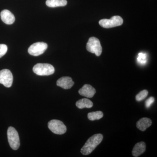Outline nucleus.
I'll list each match as a JSON object with an SVG mask.
<instances>
[{
    "label": "nucleus",
    "mask_w": 157,
    "mask_h": 157,
    "mask_svg": "<svg viewBox=\"0 0 157 157\" xmlns=\"http://www.w3.org/2000/svg\"><path fill=\"white\" fill-rule=\"evenodd\" d=\"M103 139V135L102 134H97L93 135L88 139L84 146L81 148V153L85 155L91 153L100 144Z\"/></svg>",
    "instance_id": "obj_1"
},
{
    "label": "nucleus",
    "mask_w": 157,
    "mask_h": 157,
    "mask_svg": "<svg viewBox=\"0 0 157 157\" xmlns=\"http://www.w3.org/2000/svg\"><path fill=\"white\" fill-rule=\"evenodd\" d=\"M34 73L39 76H49L55 72L54 67L48 63H38L33 68Z\"/></svg>",
    "instance_id": "obj_2"
},
{
    "label": "nucleus",
    "mask_w": 157,
    "mask_h": 157,
    "mask_svg": "<svg viewBox=\"0 0 157 157\" xmlns=\"http://www.w3.org/2000/svg\"><path fill=\"white\" fill-rule=\"evenodd\" d=\"M8 141L9 145L12 149H18L20 145L19 137L16 129L12 127H9L7 132Z\"/></svg>",
    "instance_id": "obj_3"
},
{
    "label": "nucleus",
    "mask_w": 157,
    "mask_h": 157,
    "mask_svg": "<svg viewBox=\"0 0 157 157\" xmlns=\"http://www.w3.org/2000/svg\"><path fill=\"white\" fill-rule=\"evenodd\" d=\"M88 51L92 53H94L97 56H101L102 52V48L100 40L94 37H92L89 39L86 45Z\"/></svg>",
    "instance_id": "obj_4"
},
{
    "label": "nucleus",
    "mask_w": 157,
    "mask_h": 157,
    "mask_svg": "<svg viewBox=\"0 0 157 157\" xmlns=\"http://www.w3.org/2000/svg\"><path fill=\"white\" fill-rule=\"evenodd\" d=\"M99 24L104 28L109 29L122 25L123 20L120 16H113L109 19H103L99 21Z\"/></svg>",
    "instance_id": "obj_5"
},
{
    "label": "nucleus",
    "mask_w": 157,
    "mask_h": 157,
    "mask_svg": "<svg viewBox=\"0 0 157 157\" xmlns=\"http://www.w3.org/2000/svg\"><path fill=\"white\" fill-rule=\"evenodd\" d=\"M48 128L54 134L63 135L67 132V127L61 121L52 120L48 122Z\"/></svg>",
    "instance_id": "obj_6"
},
{
    "label": "nucleus",
    "mask_w": 157,
    "mask_h": 157,
    "mask_svg": "<svg viewBox=\"0 0 157 157\" xmlns=\"http://www.w3.org/2000/svg\"><path fill=\"white\" fill-rule=\"evenodd\" d=\"M47 47L48 45L45 42H36L29 47L28 52L29 54L33 56H39L45 52Z\"/></svg>",
    "instance_id": "obj_7"
},
{
    "label": "nucleus",
    "mask_w": 157,
    "mask_h": 157,
    "mask_svg": "<svg viewBox=\"0 0 157 157\" xmlns=\"http://www.w3.org/2000/svg\"><path fill=\"white\" fill-rule=\"evenodd\" d=\"M13 81V75L10 70L8 69L0 70V83L9 88L12 86Z\"/></svg>",
    "instance_id": "obj_8"
},
{
    "label": "nucleus",
    "mask_w": 157,
    "mask_h": 157,
    "mask_svg": "<svg viewBox=\"0 0 157 157\" xmlns=\"http://www.w3.org/2000/svg\"><path fill=\"white\" fill-rule=\"evenodd\" d=\"M56 84L64 89H70L74 84V82L71 77L64 76L59 78L57 81Z\"/></svg>",
    "instance_id": "obj_9"
},
{
    "label": "nucleus",
    "mask_w": 157,
    "mask_h": 157,
    "mask_svg": "<svg viewBox=\"0 0 157 157\" xmlns=\"http://www.w3.org/2000/svg\"><path fill=\"white\" fill-rule=\"evenodd\" d=\"M96 93L95 89L89 84H85L78 90V93L80 95L87 98H93Z\"/></svg>",
    "instance_id": "obj_10"
},
{
    "label": "nucleus",
    "mask_w": 157,
    "mask_h": 157,
    "mask_svg": "<svg viewBox=\"0 0 157 157\" xmlns=\"http://www.w3.org/2000/svg\"><path fill=\"white\" fill-rule=\"evenodd\" d=\"M1 17L3 22L7 25H11L15 21L14 14L8 10H4L1 12Z\"/></svg>",
    "instance_id": "obj_11"
},
{
    "label": "nucleus",
    "mask_w": 157,
    "mask_h": 157,
    "mask_svg": "<svg viewBox=\"0 0 157 157\" xmlns=\"http://www.w3.org/2000/svg\"><path fill=\"white\" fill-rule=\"evenodd\" d=\"M146 150V144L143 141L136 144L132 150V154L133 156L137 157L142 154Z\"/></svg>",
    "instance_id": "obj_12"
},
{
    "label": "nucleus",
    "mask_w": 157,
    "mask_h": 157,
    "mask_svg": "<svg viewBox=\"0 0 157 157\" xmlns=\"http://www.w3.org/2000/svg\"><path fill=\"white\" fill-rule=\"evenodd\" d=\"M152 124V121L147 117H143L140 119L137 122L136 126L137 128L142 132H144L147 128Z\"/></svg>",
    "instance_id": "obj_13"
},
{
    "label": "nucleus",
    "mask_w": 157,
    "mask_h": 157,
    "mask_svg": "<svg viewBox=\"0 0 157 157\" xmlns=\"http://www.w3.org/2000/svg\"><path fill=\"white\" fill-rule=\"evenodd\" d=\"M76 107L79 109L84 108H91L93 106V103L90 100L86 98L80 99L76 102Z\"/></svg>",
    "instance_id": "obj_14"
},
{
    "label": "nucleus",
    "mask_w": 157,
    "mask_h": 157,
    "mask_svg": "<svg viewBox=\"0 0 157 157\" xmlns=\"http://www.w3.org/2000/svg\"><path fill=\"white\" fill-rule=\"evenodd\" d=\"M67 4V0H47L46 6L50 8H56L58 7H63Z\"/></svg>",
    "instance_id": "obj_15"
},
{
    "label": "nucleus",
    "mask_w": 157,
    "mask_h": 157,
    "mask_svg": "<svg viewBox=\"0 0 157 157\" xmlns=\"http://www.w3.org/2000/svg\"><path fill=\"white\" fill-rule=\"evenodd\" d=\"M104 116V113L101 111L90 112L88 114V118L90 121H94L101 119Z\"/></svg>",
    "instance_id": "obj_16"
},
{
    "label": "nucleus",
    "mask_w": 157,
    "mask_h": 157,
    "mask_svg": "<svg viewBox=\"0 0 157 157\" xmlns=\"http://www.w3.org/2000/svg\"><path fill=\"white\" fill-rule=\"evenodd\" d=\"M137 61L139 64L145 65L147 62V56L146 54L143 52H140L138 54L137 58Z\"/></svg>",
    "instance_id": "obj_17"
},
{
    "label": "nucleus",
    "mask_w": 157,
    "mask_h": 157,
    "mask_svg": "<svg viewBox=\"0 0 157 157\" xmlns=\"http://www.w3.org/2000/svg\"><path fill=\"white\" fill-rule=\"evenodd\" d=\"M148 92L147 90H144L140 91L136 96V100L137 101H140L144 100L148 95Z\"/></svg>",
    "instance_id": "obj_18"
},
{
    "label": "nucleus",
    "mask_w": 157,
    "mask_h": 157,
    "mask_svg": "<svg viewBox=\"0 0 157 157\" xmlns=\"http://www.w3.org/2000/svg\"><path fill=\"white\" fill-rule=\"evenodd\" d=\"M8 47L5 44H0V58L4 56L7 52Z\"/></svg>",
    "instance_id": "obj_19"
},
{
    "label": "nucleus",
    "mask_w": 157,
    "mask_h": 157,
    "mask_svg": "<svg viewBox=\"0 0 157 157\" xmlns=\"http://www.w3.org/2000/svg\"><path fill=\"white\" fill-rule=\"evenodd\" d=\"M155 98L153 97H150L145 101V107L146 108H148L151 106L152 104L154 102Z\"/></svg>",
    "instance_id": "obj_20"
}]
</instances>
